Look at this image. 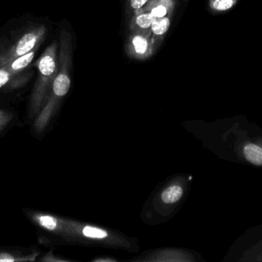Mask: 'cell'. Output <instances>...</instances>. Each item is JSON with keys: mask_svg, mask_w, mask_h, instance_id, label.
<instances>
[{"mask_svg": "<svg viewBox=\"0 0 262 262\" xmlns=\"http://www.w3.org/2000/svg\"><path fill=\"white\" fill-rule=\"evenodd\" d=\"M40 255L37 248L9 247L0 246V262L34 261Z\"/></svg>", "mask_w": 262, "mask_h": 262, "instance_id": "1", "label": "cell"}, {"mask_svg": "<svg viewBox=\"0 0 262 262\" xmlns=\"http://www.w3.org/2000/svg\"><path fill=\"white\" fill-rule=\"evenodd\" d=\"M16 72H12L9 67L0 69V92L15 90L21 86V82L15 79Z\"/></svg>", "mask_w": 262, "mask_h": 262, "instance_id": "2", "label": "cell"}, {"mask_svg": "<svg viewBox=\"0 0 262 262\" xmlns=\"http://www.w3.org/2000/svg\"><path fill=\"white\" fill-rule=\"evenodd\" d=\"M37 40H38V35L33 32H29L25 34L21 39L18 42L16 47L15 49V53L14 56L15 58L21 56L25 54L29 53L32 52V49L36 45Z\"/></svg>", "mask_w": 262, "mask_h": 262, "instance_id": "3", "label": "cell"}, {"mask_svg": "<svg viewBox=\"0 0 262 262\" xmlns=\"http://www.w3.org/2000/svg\"><path fill=\"white\" fill-rule=\"evenodd\" d=\"M18 122V116L15 112L6 108H0V130L6 132L15 126Z\"/></svg>", "mask_w": 262, "mask_h": 262, "instance_id": "4", "label": "cell"}, {"mask_svg": "<svg viewBox=\"0 0 262 262\" xmlns=\"http://www.w3.org/2000/svg\"><path fill=\"white\" fill-rule=\"evenodd\" d=\"M245 158L252 164L262 166V149L255 144H248L244 148Z\"/></svg>", "mask_w": 262, "mask_h": 262, "instance_id": "5", "label": "cell"}, {"mask_svg": "<svg viewBox=\"0 0 262 262\" xmlns=\"http://www.w3.org/2000/svg\"><path fill=\"white\" fill-rule=\"evenodd\" d=\"M70 78L64 74H60L55 78L53 83V92L58 96H64L69 92L70 88Z\"/></svg>", "mask_w": 262, "mask_h": 262, "instance_id": "6", "label": "cell"}, {"mask_svg": "<svg viewBox=\"0 0 262 262\" xmlns=\"http://www.w3.org/2000/svg\"><path fill=\"white\" fill-rule=\"evenodd\" d=\"M183 190L180 186H172L163 191L161 195L162 201L167 204L177 203L181 198Z\"/></svg>", "mask_w": 262, "mask_h": 262, "instance_id": "7", "label": "cell"}, {"mask_svg": "<svg viewBox=\"0 0 262 262\" xmlns=\"http://www.w3.org/2000/svg\"><path fill=\"white\" fill-rule=\"evenodd\" d=\"M34 56H35V52H30L29 53L21 55V56L17 57L9 65V69L14 72H16V71L21 70V69L27 67L32 63Z\"/></svg>", "mask_w": 262, "mask_h": 262, "instance_id": "8", "label": "cell"}, {"mask_svg": "<svg viewBox=\"0 0 262 262\" xmlns=\"http://www.w3.org/2000/svg\"><path fill=\"white\" fill-rule=\"evenodd\" d=\"M38 69L44 76L52 75L55 69V60L51 55H45L38 62Z\"/></svg>", "mask_w": 262, "mask_h": 262, "instance_id": "9", "label": "cell"}, {"mask_svg": "<svg viewBox=\"0 0 262 262\" xmlns=\"http://www.w3.org/2000/svg\"><path fill=\"white\" fill-rule=\"evenodd\" d=\"M169 19L165 17L161 18H156L152 22L151 27H152V32L156 35H163L169 29Z\"/></svg>", "mask_w": 262, "mask_h": 262, "instance_id": "10", "label": "cell"}, {"mask_svg": "<svg viewBox=\"0 0 262 262\" xmlns=\"http://www.w3.org/2000/svg\"><path fill=\"white\" fill-rule=\"evenodd\" d=\"M83 234L84 236L91 238H104L107 236V233L105 231L101 230L98 228L91 227V226H86L83 229Z\"/></svg>", "mask_w": 262, "mask_h": 262, "instance_id": "11", "label": "cell"}, {"mask_svg": "<svg viewBox=\"0 0 262 262\" xmlns=\"http://www.w3.org/2000/svg\"><path fill=\"white\" fill-rule=\"evenodd\" d=\"M237 0H213L212 7L220 11H226L231 9Z\"/></svg>", "mask_w": 262, "mask_h": 262, "instance_id": "12", "label": "cell"}, {"mask_svg": "<svg viewBox=\"0 0 262 262\" xmlns=\"http://www.w3.org/2000/svg\"><path fill=\"white\" fill-rule=\"evenodd\" d=\"M155 18V16L152 13L143 14L137 17V23L140 27L148 28L152 25Z\"/></svg>", "mask_w": 262, "mask_h": 262, "instance_id": "13", "label": "cell"}, {"mask_svg": "<svg viewBox=\"0 0 262 262\" xmlns=\"http://www.w3.org/2000/svg\"><path fill=\"white\" fill-rule=\"evenodd\" d=\"M133 44L137 53L143 54L147 49V42L141 36H136L133 40Z\"/></svg>", "mask_w": 262, "mask_h": 262, "instance_id": "14", "label": "cell"}, {"mask_svg": "<svg viewBox=\"0 0 262 262\" xmlns=\"http://www.w3.org/2000/svg\"><path fill=\"white\" fill-rule=\"evenodd\" d=\"M151 13L155 16V18H161L164 17L166 14V9L163 6H159L154 8Z\"/></svg>", "mask_w": 262, "mask_h": 262, "instance_id": "15", "label": "cell"}, {"mask_svg": "<svg viewBox=\"0 0 262 262\" xmlns=\"http://www.w3.org/2000/svg\"><path fill=\"white\" fill-rule=\"evenodd\" d=\"M147 1L148 0H131L130 4L131 6L134 8V9H139V8L143 6V4L146 3Z\"/></svg>", "mask_w": 262, "mask_h": 262, "instance_id": "16", "label": "cell"}, {"mask_svg": "<svg viewBox=\"0 0 262 262\" xmlns=\"http://www.w3.org/2000/svg\"><path fill=\"white\" fill-rule=\"evenodd\" d=\"M5 132H4V131L0 130V137H1L2 135H3V134L5 133Z\"/></svg>", "mask_w": 262, "mask_h": 262, "instance_id": "17", "label": "cell"}]
</instances>
